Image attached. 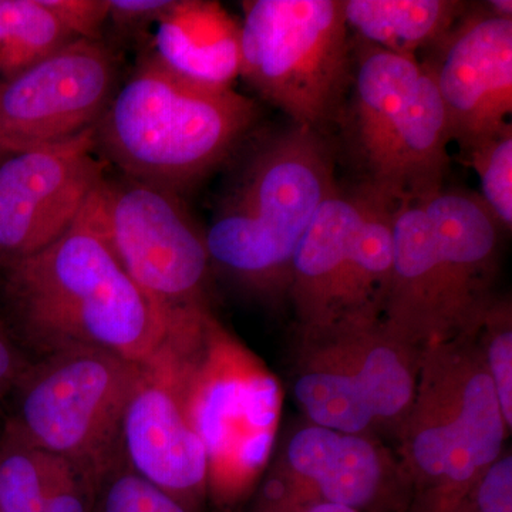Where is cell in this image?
Here are the masks:
<instances>
[{
	"label": "cell",
	"instance_id": "obj_1",
	"mask_svg": "<svg viewBox=\"0 0 512 512\" xmlns=\"http://www.w3.org/2000/svg\"><path fill=\"white\" fill-rule=\"evenodd\" d=\"M100 187L53 244L0 262L3 301L16 332L39 355L87 348L144 363L164 342L170 316L114 255Z\"/></svg>",
	"mask_w": 512,
	"mask_h": 512
},
{
	"label": "cell",
	"instance_id": "obj_2",
	"mask_svg": "<svg viewBox=\"0 0 512 512\" xmlns=\"http://www.w3.org/2000/svg\"><path fill=\"white\" fill-rule=\"evenodd\" d=\"M215 204L205 244L212 269L261 298L285 295L293 255L338 187L328 136L288 126L252 133Z\"/></svg>",
	"mask_w": 512,
	"mask_h": 512
},
{
	"label": "cell",
	"instance_id": "obj_3",
	"mask_svg": "<svg viewBox=\"0 0 512 512\" xmlns=\"http://www.w3.org/2000/svg\"><path fill=\"white\" fill-rule=\"evenodd\" d=\"M503 232L477 192L443 184L397 201L384 326L421 352L473 333L495 299Z\"/></svg>",
	"mask_w": 512,
	"mask_h": 512
},
{
	"label": "cell",
	"instance_id": "obj_4",
	"mask_svg": "<svg viewBox=\"0 0 512 512\" xmlns=\"http://www.w3.org/2000/svg\"><path fill=\"white\" fill-rule=\"evenodd\" d=\"M258 116L255 100L181 79L147 49L94 127L97 154L124 177L183 197L231 161Z\"/></svg>",
	"mask_w": 512,
	"mask_h": 512
},
{
	"label": "cell",
	"instance_id": "obj_5",
	"mask_svg": "<svg viewBox=\"0 0 512 512\" xmlns=\"http://www.w3.org/2000/svg\"><path fill=\"white\" fill-rule=\"evenodd\" d=\"M165 345L187 419L208 463V500L232 512L254 493L274 453L281 384L210 308L177 313Z\"/></svg>",
	"mask_w": 512,
	"mask_h": 512
},
{
	"label": "cell",
	"instance_id": "obj_6",
	"mask_svg": "<svg viewBox=\"0 0 512 512\" xmlns=\"http://www.w3.org/2000/svg\"><path fill=\"white\" fill-rule=\"evenodd\" d=\"M508 433L474 333L424 350L412 409L396 436L410 507H460L504 453Z\"/></svg>",
	"mask_w": 512,
	"mask_h": 512
},
{
	"label": "cell",
	"instance_id": "obj_7",
	"mask_svg": "<svg viewBox=\"0 0 512 512\" xmlns=\"http://www.w3.org/2000/svg\"><path fill=\"white\" fill-rule=\"evenodd\" d=\"M355 40L353 77L336 128L365 185L399 201L446 181V114L427 64Z\"/></svg>",
	"mask_w": 512,
	"mask_h": 512
},
{
	"label": "cell",
	"instance_id": "obj_8",
	"mask_svg": "<svg viewBox=\"0 0 512 512\" xmlns=\"http://www.w3.org/2000/svg\"><path fill=\"white\" fill-rule=\"evenodd\" d=\"M396 202L372 188L339 183L320 205L293 255L286 285L299 332L382 322Z\"/></svg>",
	"mask_w": 512,
	"mask_h": 512
},
{
	"label": "cell",
	"instance_id": "obj_9",
	"mask_svg": "<svg viewBox=\"0 0 512 512\" xmlns=\"http://www.w3.org/2000/svg\"><path fill=\"white\" fill-rule=\"evenodd\" d=\"M355 40L342 0H251L239 77L296 126L335 130L352 84Z\"/></svg>",
	"mask_w": 512,
	"mask_h": 512
},
{
	"label": "cell",
	"instance_id": "obj_10",
	"mask_svg": "<svg viewBox=\"0 0 512 512\" xmlns=\"http://www.w3.org/2000/svg\"><path fill=\"white\" fill-rule=\"evenodd\" d=\"M141 363L100 349H67L30 363L3 430L62 457L100 484L121 454V420Z\"/></svg>",
	"mask_w": 512,
	"mask_h": 512
},
{
	"label": "cell",
	"instance_id": "obj_11",
	"mask_svg": "<svg viewBox=\"0 0 512 512\" xmlns=\"http://www.w3.org/2000/svg\"><path fill=\"white\" fill-rule=\"evenodd\" d=\"M421 356L383 322L301 333L293 394L315 426L397 436L412 409Z\"/></svg>",
	"mask_w": 512,
	"mask_h": 512
},
{
	"label": "cell",
	"instance_id": "obj_12",
	"mask_svg": "<svg viewBox=\"0 0 512 512\" xmlns=\"http://www.w3.org/2000/svg\"><path fill=\"white\" fill-rule=\"evenodd\" d=\"M100 202L110 247L148 298L168 316L208 306L210 254L181 195L120 174L103 181Z\"/></svg>",
	"mask_w": 512,
	"mask_h": 512
},
{
	"label": "cell",
	"instance_id": "obj_13",
	"mask_svg": "<svg viewBox=\"0 0 512 512\" xmlns=\"http://www.w3.org/2000/svg\"><path fill=\"white\" fill-rule=\"evenodd\" d=\"M412 498L399 457L375 437L308 424L286 441L251 512H298L322 503L359 512H406Z\"/></svg>",
	"mask_w": 512,
	"mask_h": 512
},
{
	"label": "cell",
	"instance_id": "obj_14",
	"mask_svg": "<svg viewBox=\"0 0 512 512\" xmlns=\"http://www.w3.org/2000/svg\"><path fill=\"white\" fill-rule=\"evenodd\" d=\"M119 57L103 39H74L0 84V161L96 127L117 90Z\"/></svg>",
	"mask_w": 512,
	"mask_h": 512
},
{
	"label": "cell",
	"instance_id": "obj_15",
	"mask_svg": "<svg viewBox=\"0 0 512 512\" xmlns=\"http://www.w3.org/2000/svg\"><path fill=\"white\" fill-rule=\"evenodd\" d=\"M94 127L0 161V262L62 237L107 177Z\"/></svg>",
	"mask_w": 512,
	"mask_h": 512
},
{
	"label": "cell",
	"instance_id": "obj_16",
	"mask_svg": "<svg viewBox=\"0 0 512 512\" xmlns=\"http://www.w3.org/2000/svg\"><path fill=\"white\" fill-rule=\"evenodd\" d=\"M439 90L448 136L467 156L511 127L512 18L471 3L427 59Z\"/></svg>",
	"mask_w": 512,
	"mask_h": 512
},
{
	"label": "cell",
	"instance_id": "obj_17",
	"mask_svg": "<svg viewBox=\"0 0 512 512\" xmlns=\"http://www.w3.org/2000/svg\"><path fill=\"white\" fill-rule=\"evenodd\" d=\"M121 457L134 473L188 512L208 501V463L181 400L177 370L165 343L140 373L121 420Z\"/></svg>",
	"mask_w": 512,
	"mask_h": 512
},
{
	"label": "cell",
	"instance_id": "obj_18",
	"mask_svg": "<svg viewBox=\"0 0 512 512\" xmlns=\"http://www.w3.org/2000/svg\"><path fill=\"white\" fill-rule=\"evenodd\" d=\"M151 42L158 62L181 79L234 89L241 72V20L217 0H173Z\"/></svg>",
	"mask_w": 512,
	"mask_h": 512
},
{
	"label": "cell",
	"instance_id": "obj_19",
	"mask_svg": "<svg viewBox=\"0 0 512 512\" xmlns=\"http://www.w3.org/2000/svg\"><path fill=\"white\" fill-rule=\"evenodd\" d=\"M353 39L416 56L429 52L466 15L471 3L460 0H342Z\"/></svg>",
	"mask_w": 512,
	"mask_h": 512
},
{
	"label": "cell",
	"instance_id": "obj_20",
	"mask_svg": "<svg viewBox=\"0 0 512 512\" xmlns=\"http://www.w3.org/2000/svg\"><path fill=\"white\" fill-rule=\"evenodd\" d=\"M74 39L43 0H0V84Z\"/></svg>",
	"mask_w": 512,
	"mask_h": 512
},
{
	"label": "cell",
	"instance_id": "obj_21",
	"mask_svg": "<svg viewBox=\"0 0 512 512\" xmlns=\"http://www.w3.org/2000/svg\"><path fill=\"white\" fill-rule=\"evenodd\" d=\"M43 453L0 433V512H43Z\"/></svg>",
	"mask_w": 512,
	"mask_h": 512
},
{
	"label": "cell",
	"instance_id": "obj_22",
	"mask_svg": "<svg viewBox=\"0 0 512 512\" xmlns=\"http://www.w3.org/2000/svg\"><path fill=\"white\" fill-rule=\"evenodd\" d=\"M478 349L497 393L507 429H512V312L511 302L495 296L476 329Z\"/></svg>",
	"mask_w": 512,
	"mask_h": 512
},
{
	"label": "cell",
	"instance_id": "obj_23",
	"mask_svg": "<svg viewBox=\"0 0 512 512\" xmlns=\"http://www.w3.org/2000/svg\"><path fill=\"white\" fill-rule=\"evenodd\" d=\"M478 175L485 207L504 232L512 228V126L464 156Z\"/></svg>",
	"mask_w": 512,
	"mask_h": 512
},
{
	"label": "cell",
	"instance_id": "obj_24",
	"mask_svg": "<svg viewBox=\"0 0 512 512\" xmlns=\"http://www.w3.org/2000/svg\"><path fill=\"white\" fill-rule=\"evenodd\" d=\"M92 512H188L117 458L100 481Z\"/></svg>",
	"mask_w": 512,
	"mask_h": 512
},
{
	"label": "cell",
	"instance_id": "obj_25",
	"mask_svg": "<svg viewBox=\"0 0 512 512\" xmlns=\"http://www.w3.org/2000/svg\"><path fill=\"white\" fill-rule=\"evenodd\" d=\"M43 512H92L99 483L62 457L43 453Z\"/></svg>",
	"mask_w": 512,
	"mask_h": 512
},
{
	"label": "cell",
	"instance_id": "obj_26",
	"mask_svg": "<svg viewBox=\"0 0 512 512\" xmlns=\"http://www.w3.org/2000/svg\"><path fill=\"white\" fill-rule=\"evenodd\" d=\"M471 512H512V456L504 451L466 497Z\"/></svg>",
	"mask_w": 512,
	"mask_h": 512
},
{
	"label": "cell",
	"instance_id": "obj_27",
	"mask_svg": "<svg viewBox=\"0 0 512 512\" xmlns=\"http://www.w3.org/2000/svg\"><path fill=\"white\" fill-rule=\"evenodd\" d=\"M76 39H103L109 0H43Z\"/></svg>",
	"mask_w": 512,
	"mask_h": 512
},
{
	"label": "cell",
	"instance_id": "obj_28",
	"mask_svg": "<svg viewBox=\"0 0 512 512\" xmlns=\"http://www.w3.org/2000/svg\"><path fill=\"white\" fill-rule=\"evenodd\" d=\"M173 0H109V20L114 30L126 37L143 36L156 28Z\"/></svg>",
	"mask_w": 512,
	"mask_h": 512
},
{
	"label": "cell",
	"instance_id": "obj_29",
	"mask_svg": "<svg viewBox=\"0 0 512 512\" xmlns=\"http://www.w3.org/2000/svg\"><path fill=\"white\" fill-rule=\"evenodd\" d=\"M30 363L13 339L8 323L0 319V400L12 394Z\"/></svg>",
	"mask_w": 512,
	"mask_h": 512
},
{
	"label": "cell",
	"instance_id": "obj_30",
	"mask_svg": "<svg viewBox=\"0 0 512 512\" xmlns=\"http://www.w3.org/2000/svg\"><path fill=\"white\" fill-rule=\"evenodd\" d=\"M487 8L494 13V15L503 16V18H512V2L511 0H491L485 2Z\"/></svg>",
	"mask_w": 512,
	"mask_h": 512
},
{
	"label": "cell",
	"instance_id": "obj_31",
	"mask_svg": "<svg viewBox=\"0 0 512 512\" xmlns=\"http://www.w3.org/2000/svg\"><path fill=\"white\" fill-rule=\"evenodd\" d=\"M298 512H359L353 510V508L343 507V505L338 504H315L309 505V507L303 508V510Z\"/></svg>",
	"mask_w": 512,
	"mask_h": 512
},
{
	"label": "cell",
	"instance_id": "obj_32",
	"mask_svg": "<svg viewBox=\"0 0 512 512\" xmlns=\"http://www.w3.org/2000/svg\"><path fill=\"white\" fill-rule=\"evenodd\" d=\"M406 512H471L470 508H468L467 501L464 500L463 504L460 505V507L454 508V510H446V511H424V510H417V508H409Z\"/></svg>",
	"mask_w": 512,
	"mask_h": 512
}]
</instances>
